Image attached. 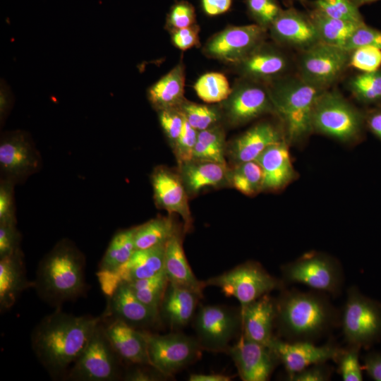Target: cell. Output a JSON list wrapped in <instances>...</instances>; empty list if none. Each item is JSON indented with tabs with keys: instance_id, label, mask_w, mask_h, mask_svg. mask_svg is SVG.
<instances>
[{
	"instance_id": "obj_1",
	"label": "cell",
	"mask_w": 381,
	"mask_h": 381,
	"mask_svg": "<svg viewBox=\"0 0 381 381\" xmlns=\"http://www.w3.org/2000/svg\"><path fill=\"white\" fill-rule=\"evenodd\" d=\"M101 321L102 317L77 316L57 308L35 326L32 349L52 377L68 373Z\"/></svg>"
},
{
	"instance_id": "obj_2",
	"label": "cell",
	"mask_w": 381,
	"mask_h": 381,
	"mask_svg": "<svg viewBox=\"0 0 381 381\" xmlns=\"http://www.w3.org/2000/svg\"><path fill=\"white\" fill-rule=\"evenodd\" d=\"M279 338L314 342L340 325L341 314L325 293L282 289L276 298Z\"/></svg>"
},
{
	"instance_id": "obj_3",
	"label": "cell",
	"mask_w": 381,
	"mask_h": 381,
	"mask_svg": "<svg viewBox=\"0 0 381 381\" xmlns=\"http://www.w3.org/2000/svg\"><path fill=\"white\" fill-rule=\"evenodd\" d=\"M85 258L70 241H62L38 265L34 288L39 297L60 308L85 289Z\"/></svg>"
},
{
	"instance_id": "obj_4",
	"label": "cell",
	"mask_w": 381,
	"mask_h": 381,
	"mask_svg": "<svg viewBox=\"0 0 381 381\" xmlns=\"http://www.w3.org/2000/svg\"><path fill=\"white\" fill-rule=\"evenodd\" d=\"M275 114L289 144H298L313 133V114L319 95L325 90L297 75H286L267 84Z\"/></svg>"
},
{
	"instance_id": "obj_5",
	"label": "cell",
	"mask_w": 381,
	"mask_h": 381,
	"mask_svg": "<svg viewBox=\"0 0 381 381\" xmlns=\"http://www.w3.org/2000/svg\"><path fill=\"white\" fill-rule=\"evenodd\" d=\"M313 129L345 143L359 141L363 136L365 111L358 109L335 90H324L318 97L313 114Z\"/></svg>"
},
{
	"instance_id": "obj_6",
	"label": "cell",
	"mask_w": 381,
	"mask_h": 381,
	"mask_svg": "<svg viewBox=\"0 0 381 381\" xmlns=\"http://www.w3.org/2000/svg\"><path fill=\"white\" fill-rule=\"evenodd\" d=\"M340 325L347 344L368 349L381 341V303L355 286L347 289Z\"/></svg>"
},
{
	"instance_id": "obj_7",
	"label": "cell",
	"mask_w": 381,
	"mask_h": 381,
	"mask_svg": "<svg viewBox=\"0 0 381 381\" xmlns=\"http://www.w3.org/2000/svg\"><path fill=\"white\" fill-rule=\"evenodd\" d=\"M281 272L284 283L304 284L315 291L333 296L341 293L344 281L340 262L318 251L306 253L282 265Z\"/></svg>"
},
{
	"instance_id": "obj_8",
	"label": "cell",
	"mask_w": 381,
	"mask_h": 381,
	"mask_svg": "<svg viewBox=\"0 0 381 381\" xmlns=\"http://www.w3.org/2000/svg\"><path fill=\"white\" fill-rule=\"evenodd\" d=\"M206 286L220 289L226 296L236 298L241 308L275 289H282L284 282L272 276L258 262L248 261L205 282Z\"/></svg>"
},
{
	"instance_id": "obj_9",
	"label": "cell",
	"mask_w": 381,
	"mask_h": 381,
	"mask_svg": "<svg viewBox=\"0 0 381 381\" xmlns=\"http://www.w3.org/2000/svg\"><path fill=\"white\" fill-rule=\"evenodd\" d=\"M119 359L101 321L67 374L74 381H111L120 375Z\"/></svg>"
},
{
	"instance_id": "obj_10",
	"label": "cell",
	"mask_w": 381,
	"mask_h": 381,
	"mask_svg": "<svg viewBox=\"0 0 381 381\" xmlns=\"http://www.w3.org/2000/svg\"><path fill=\"white\" fill-rule=\"evenodd\" d=\"M349 55L343 48L319 42L300 52L297 75L310 85L327 90L349 67Z\"/></svg>"
},
{
	"instance_id": "obj_11",
	"label": "cell",
	"mask_w": 381,
	"mask_h": 381,
	"mask_svg": "<svg viewBox=\"0 0 381 381\" xmlns=\"http://www.w3.org/2000/svg\"><path fill=\"white\" fill-rule=\"evenodd\" d=\"M145 334L150 364L166 377L198 360L203 350L197 339L181 333Z\"/></svg>"
},
{
	"instance_id": "obj_12",
	"label": "cell",
	"mask_w": 381,
	"mask_h": 381,
	"mask_svg": "<svg viewBox=\"0 0 381 381\" xmlns=\"http://www.w3.org/2000/svg\"><path fill=\"white\" fill-rule=\"evenodd\" d=\"M197 339L203 350L227 351L231 341L241 330V315L222 306H204L194 319Z\"/></svg>"
},
{
	"instance_id": "obj_13",
	"label": "cell",
	"mask_w": 381,
	"mask_h": 381,
	"mask_svg": "<svg viewBox=\"0 0 381 381\" xmlns=\"http://www.w3.org/2000/svg\"><path fill=\"white\" fill-rule=\"evenodd\" d=\"M267 31L255 23L229 26L207 40L203 53L210 58L237 65L265 42Z\"/></svg>"
},
{
	"instance_id": "obj_14",
	"label": "cell",
	"mask_w": 381,
	"mask_h": 381,
	"mask_svg": "<svg viewBox=\"0 0 381 381\" xmlns=\"http://www.w3.org/2000/svg\"><path fill=\"white\" fill-rule=\"evenodd\" d=\"M224 115L233 126L246 124L275 110L267 84L246 79L224 101Z\"/></svg>"
},
{
	"instance_id": "obj_15",
	"label": "cell",
	"mask_w": 381,
	"mask_h": 381,
	"mask_svg": "<svg viewBox=\"0 0 381 381\" xmlns=\"http://www.w3.org/2000/svg\"><path fill=\"white\" fill-rule=\"evenodd\" d=\"M233 359L243 381L268 380L280 363L272 349L248 339L243 334L226 351Z\"/></svg>"
},
{
	"instance_id": "obj_16",
	"label": "cell",
	"mask_w": 381,
	"mask_h": 381,
	"mask_svg": "<svg viewBox=\"0 0 381 381\" xmlns=\"http://www.w3.org/2000/svg\"><path fill=\"white\" fill-rule=\"evenodd\" d=\"M269 346L283 364L286 378L313 364L334 361L341 349L333 343L316 346L311 341H287L276 336Z\"/></svg>"
},
{
	"instance_id": "obj_17",
	"label": "cell",
	"mask_w": 381,
	"mask_h": 381,
	"mask_svg": "<svg viewBox=\"0 0 381 381\" xmlns=\"http://www.w3.org/2000/svg\"><path fill=\"white\" fill-rule=\"evenodd\" d=\"M268 30L277 44L299 52L321 42L308 13L294 7L282 9Z\"/></svg>"
},
{
	"instance_id": "obj_18",
	"label": "cell",
	"mask_w": 381,
	"mask_h": 381,
	"mask_svg": "<svg viewBox=\"0 0 381 381\" xmlns=\"http://www.w3.org/2000/svg\"><path fill=\"white\" fill-rule=\"evenodd\" d=\"M166 244L135 250L129 260L114 273L99 277L101 289L109 296L121 282L153 277L164 270Z\"/></svg>"
},
{
	"instance_id": "obj_19",
	"label": "cell",
	"mask_w": 381,
	"mask_h": 381,
	"mask_svg": "<svg viewBox=\"0 0 381 381\" xmlns=\"http://www.w3.org/2000/svg\"><path fill=\"white\" fill-rule=\"evenodd\" d=\"M151 183L156 205L169 214H179L185 222V229H189L192 219L188 202V195L179 174L161 166L152 172Z\"/></svg>"
},
{
	"instance_id": "obj_20",
	"label": "cell",
	"mask_w": 381,
	"mask_h": 381,
	"mask_svg": "<svg viewBox=\"0 0 381 381\" xmlns=\"http://www.w3.org/2000/svg\"><path fill=\"white\" fill-rule=\"evenodd\" d=\"M237 66L246 79L267 84L286 76L291 62L281 49L264 42Z\"/></svg>"
},
{
	"instance_id": "obj_21",
	"label": "cell",
	"mask_w": 381,
	"mask_h": 381,
	"mask_svg": "<svg viewBox=\"0 0 381 381\" xmlns=\"http://www.w3.org/2000/svg\"><path fill=\"white\" fill-rule=\"evenodd\" d=\"M37 152L24 134L16 133L4 137L0 144V166L8 181L26 178L39 168Z\"/></svg>"
},
{
	"instance_id": "obj_22",
	"label": "cell",
	"mask_w": 381,
	"mask_h": 381,
	"mask_svg": "<svg viewBox=\"0 0 381 381\" xmlns=\"http://www.w3.org/2000/svg\"><path fill=\"white\" fill-rule=\"evenodd\" d=\"M106 316L121 320L136 327H147L156 323L159 312L141 302L126 282H121L108 296Z\"/></svg>"
},
{
	"instance_id": "obj_23",
	"label": "cell",
	"mask_w": 381,
	"mask_h": 381,
	"mask_svg": "<svg viewBox=\"0 0 381 381\" xmlns=\"http://www.w3.org/2000/svg\"><path fill=\"white\" fill-rule=\"evenodd\" d=\"M241 334L248 339L269 346L274 338L276 299L265 294L241 308Z\"/></svg>"
},
{
	"instance_id": "obj_24",
	"label": "cell",
	"mask_w": 381,
	"mask_h": 381,
	"mask_svg": "<svg viewBox=\"0 0 381 381\" xmlns=\"http://www.w3.org/2000/svg\"><path fill=\"white\" fill-rule=\"evenodd\" d=\"M289 145L286 139L272 144L256 159L263 174L262 191L280 190L296 178Z\"/></svg>"
},
{
	"instance_id": "obj_25",
	"label": "cell",
	"mask_w": 381,
	"mask_h": 381,
	"mask_svg": "<svg viewBox=\"0 0 381 381\" xmlns=\"http://www.w3.org/2000/svg\"><path fill=\"white\" fill-rule=\"evenodd\" d=\"M284 139L282 128L270 122H260L234 140L228 154L234 165L255 161L267 147Z\"/></svg>"
},
{
	"instance_id": "obj_26",
	"label": "cell",
	"mask_w": 381,
	"mask_h": 381,
	"mask_svg": "<svg viewBox=\"0 0 381 381\" xmlns=\"http://www.w3.org/2000/svg\"><path fill=\"white\" fill-rule=\"evenodd\" d=\"M103 326L120 359L135 365H151L145 331L138 330L117 318H113L107 325Z\"/></svg>"
},
{
	"instance_id": "obj_27",
	"label": "cell",
	"mask_w": 381,
	"mask_h": 381,
	"mask_svg": "<svg viewBox=\"0 0 381 381\" xmlns=\"http://www.w3.org/2000/svg\"><path fill=\"white\" fill-rule=\"evenodd\" d=\"M179 166V174L188 196L195 195L205 188L229 185L226 164L192 159Z\"/></svg>"
},
{
	"instance_id": "obj_28",
	"label": "cell",
	"mask_w": 381,
	"mask_h": 381,
	"mask_svg": "<svg viewBox=\"0 0 381 381\" xmlns=\"http://www.w3.org/2000/svg\"><path fill=\"white\" fill-rule=\"evenodd\" d=\"M34 288V282L26 276L23 255L20 249L15 253L0 258V310L11 308L20 295L27 289Z\"/></svg>"
},
{
	"instance_id": "obj_29",
	"label": "cell",
	"mask_w": 381,
	"mask_h": 381,
	"mask_svg": "<svg viewBox=\"0 0 381 381\" xmlns=\"http://www.w3.org/2000/svg\"><path fill=\"white\" fill-rule=\"evenodd\" d=\"M202 296L169 282L159 307V315L171 328L187 325L194 317Z\"/></svg>"
},
{
	"instance_id": "obj_30",
	"label": "cell",
	"mask_w": 381,
	"mask_h": 381,
	"mask_svg": "<svg viewBox=\"0 0 381 381\" xmlns=\"http://www.w3.org/2000/svg\"><path fill=\"white\" fill-rule=\"evenodd\" d=\"M164 271L170 283L202 295L206 284L193 274L187 261L179 231L166 243Z\"/></svg>"
},
{
	"instance_id": "obj_31",
	"label": "cell",
	"mask_w": 381,
	"mask_h": 381,
	"mask_svg": "<svg viewBox=\"0 0 381 381\" xmlns=\"http://www.w3.org/2000/svg\"><path fill=\"white\" fill-rule=\"evenodd\" d=\"M185 71L181 61L149 90L151 104L158 110L178 109L184 99Z\"/></svg>"
},
{
	"instance_id": "obj_32",
	"label": "cell",
	"mask_w": 381,
	"mask_h": 381,
	"mask_svg": "<svg viewBox=\"0 0 381 381\" xmlns=\"http://www.w3.org/2000/svg\"><path fill=\"white\" fill-rule=\"evenodd\" d=\"M135 229L121 230L113 236L99 265L98 278L114 273L129 260L135 250Z\"/></svg>"
},
{
	"instance_id": "obj_33",
	"label": "cell",
	"mask_w": 381,
	"mask_h": 381,
	"mask_svg": "<svg viewBox=\"0 0 381 381\" xmlns=\"http://www.w3.org/2000/svg\"><path fill=\"white\" fill-rule=\"evenodd\" d=\"M307 13L316 28L320 42L341 48L355 30L364 23L330 18L312 8Z\"/></svg>"
},
{
	"instance_id": "obj_34",
	"label": "cell",
	"mask_w": 381,
	"mask_h": 381,
	"mask_svg": "<svg viewBox=\"0 0 381 381\" xmlns=\"http://www.w3.org/2000/svg\"><path fill=\"white\" fill-rule=\"evenodd\" d=\"M179 231L170 217H159L136 226L135 250L146 249L164 245Z\"/></svg>"
},
{
	"instance_id": "obj_35",
	"label": "cell",
	"mask_w": 381,
	"mask_h": 381,
	"mask_svg": "<svg viewBox=\"0 0 381 381\" xmlns=\"http://www.w3.org/2000/svg\"><path fill=\"white\" fill-rule=\"evenodd\" d=\"M347 88L358 102L368 108L381 107V68L351 77Z\"/></svg>"
},
{
	"instance_id": "obj_36",
	"label": "cell",
	"mask_w": 381,
	"mask_h": 381,
	"mask_svg": "<svg viewBox=\"0 0 381 381\" xmlns=\"http://www.w3.org/2000/svg\"><path fill=\"white\" fill-rule=\"evenodd\" d=\"M229 186L247 196H254L262 191L263 174L256 161L235 164L229 169Z\"/></svg>"
},
{
	"instance_id": "obj_37",
	"label": "cell",
	"mask_w": 381,
	"mask_h": 381,
	"mask_svg": "<svg viewBox=\"0 0 381 381\" xmlns=\"http://www.w3.org/2000/svg\"><path fill=\"white\" fill-rule=\"evenodd\" d=\"M169 282L163 270L153 277L128 283L134 294L141 302L159 312V307Z\"/></svg>"
},
{
	"instance_id": "obj_38",
	"label": "cell",
	"mask_w": 381,
	"mask_h": 381,
	"mask_svg": "<svg viewBox=\"0 0 381 381\" xmlns=\"http://www.w3.org/2000/svg\"><path fill=\"white\" fill-rule=\"evenodd\" d=\"M194 90L202 101L210 104L225 101L232 92L226 77L219 72L202 75L195 82Z\"/></svg>"
},
{
	"instance_id": "obj_39",
	"label": "cell",
	"mask_w": 381,
	"mask_h": 381,
	"mask_svg": "<svg viewBox=\"0 0 381 381\" xmlns=\"http://www.w3.org/2000/svg\"><path fill=\"white\" fill-rule=\"evenodd\" d=\"M187 122L198 131L217 125L222 118L216 107L184 100L178 108Z\"/></svg>"
},
{
	"instance_id": "obj_40",
	"label": "cell",
	"mask_w": 381,
	"mask_h": 381,
	"mask_svg": "<svg viewBox=\"0 0 381 381\" xmlns=\"http://www.w3.org/2000/svg\"><path fill=\"white\" fill-rule=\"evenodd\" d=\"M311 8L330 18L356 22H364L363 17L352 0H315Z\"/></svg>"
},
{
	"instance_id": "obj_41",
	"label": "cell",
	"mask_w": 381,
	"mask_h": 381,
	"mask_svg": "<svg viewBox=\"0 0 381 381\" xmlns=\"http://www.w3.org/2000/svg\"><path fill=\"white\" fill-rule=\"evenodd\" d=\"M361 348L347 344L341 348L334 362L337 363L338 373L344 381H362L363 367L359 361Z\"/></svg>"
},
{
	"instance_id": "obj_42",
	"label": "cell",
	"mask_w": 381,
	"mask_h": 381,
	"mask_svg": "<svg viewBox=\"0 0 381 381\" xmlns=\"http://www.w3.org/2000/svg\"><path fill=\"white\" fill-rule=\"evenodd\" d=\"M246 4L255 24L267 30L282 10L278 0H246Z\"/></svg>"
},
{
	"instance_id": "obj_43",
	"label": "cell",
	"mask_w": 381,
	"mask_h": 381,
	"mask_svg": "<svg viewBox=\"0 0 381 381\" xmlns=\"http://www.w3.org/2000/svg\"><path fill=\"white\" fill-rule=\"evenodd\" d=\"M349 67L363 73L380 69L381 49L375 47H362L350 52Z\"/></svg>"
},
{
	"instance_id": "obj_44",
	"label": "cell",
	"mask_w": 381,
	"mask_h": 381,
	"mask_svg": "<svg viewBox=\"0 0 381 381\" xmlns=\"http://www.w3.org/2000/svg\"><path fill=\"white\" fill-rule=\"evenodd\" d=\"M196 15L193 6L186 1H180L175 3L170 8L166 25L171 32L190 27L195 24Z\"/></svg>"
},
{
	"instance_id": "obj_45",
	"label": "cell",
	"mask_w": 381,
	"mask_h": 381,
	"mask_svg": "<svg viewBox=\"0 0 381 381\" xmlns=\"http://www.w3.org/2000/svg\"><path fill=\"white\" fill-rule=\"evenodd\" d=\"M362 47H375L381 49V31L365 22L355 30L343 49L350 52Z\"/></svg>"
},
{
	"instance_id": "obj_46",
	"label": "cell",
	"mask_w": 381,
	"mask_h": 381,
	"mask_svg": "<svg viewBox=\"0 0 381 381\" xmlns=\"http://www.w3.org/2000/svg\"><path fill=\"white\" fill-rule=\"evenodd\" d=\"M198 131L184 119L181 133L173 150L179 165L192 160Z\"/></svg>"
},
{
	"instance_id": "obj_47",
	"label": "cell",
	"mask_w": 381,
	"mask_h": 381,
	"mask_svg": "<svg viewBox=\"0 0 381 381\" xmlns=\"http://www.w3.org/2000/svg\"><path fill=\"white\" fill-rule=\"evenodd\" d=\"M161 126L174 149L181 133L184 117L179 109H168L159 111Z\"/></svg>"
},
{
	"instance_id": "obj_48",
	"label": "cell",
	"mask_w": 381,
	"mask_h": 381,
	"mask_svg": "<svg viewBox=\"0 0 381 381\" xmlns=\"http://www.w3.org/2000/svg\"><path fill=\"white\" fill-rule=\"evenodd\" d=\"M20 241V234L16 224H0V258L19 250Z\"/></svg>"
},
{
	"instance_id": "obj_49",
	"label": "cell",
	"mask_w": 381,
	"mask_h": 381,
	"mask_svg": "<svg viewBox=\"0 0 381 381\" xmlns=\"http://www.w3.org/2000/svg\"><path fill=\"white\" fill-rule=\"evenodd\" d=\"M0 224H16L12 181L8 180L0 187Z\"/></svg>"
},
{
	"instance_id": "obj_50",
	"label": "cell",
	"mask_w": 381,
	"mask_h": 381,
	"mask_svg": "<svg viewBox=\"0 0 381 381\" xmlns=\"http://www.w3.org/2000/svg\"><path fill=\"white\" fill-rule=\"evenodd\" d=\"M332 374V368L325 363L313 364L286 378L289 381H327Z\"/></svg>"
},
{
	"instance_id": "obj_51",
	"label": "cell",
	"mask_w": 381,
	"mask_h": 381,
	"mask_svg": "<svg viewBox=\"0 0 381 381\" xmlns=\"http://www.w3.org/2000/svg\"><path fill=\"white\" fill-rule=\"evenodd\" d=\"M197 141L208 148L222 154L225 153L224 133L218 124L198 131Z\"/></svg>"
},
{
	"instance_id": "obj_52",
	"label": "cell",
	"mask_w": 381,
	"mask_h": 381,
	"mask_svg": "<svg viewBox=\"0 0 381 381\" xmlns=\"http://www.w3.org/2000/svg\"><path fill=\"white\" fill-rule=\"evenodd\" d=\"M199 30L200 28L196 24L174 30L171 32L172 43L183 51L195 47L199 43Z\"/></svg>"
},
{
	"instance_id": "obj_53",
	"label": "cell",
	"mask_w": 381,
	"mask_h": 381,
	"mask_svg": "<svg viewBox=\"0 0 381 381\" xmlns=\"http://www.w3.org/2000/svg\"><path fill=\"white\" fill-rule=\"evenodd\" d=\"M363 370L375 381H381V353H368L363 358Z\"/></svg>"
},
{
	"instance_id": "obj_54",
	"label": "cell",
	"mask_w": 381,
	"mask_h": 381,
	"mask_svg": "<svg viewBox=\"0 0 381 381\" xmlns=\"http://www.w3.org/2000/svg\"><path fill=\"white\" fill-rule=\"evenodd\" d=\"M162 377L167 378L161 373L153 368L150 370L146 368H135L128 371L123 378L128 381H154L160 380Z\"/></svg>"
},
{
	"instance_id": "obj_55",
	"label": "cell",
	"mask_w": 381,
	"mask_h": 381,
	"mask_svg": "<svg viewBox=\"0 0 381 381\" xmlns=\"http://www.w3.org/2000/svg\"><path fill=\"white\" fill-rule=\"evenodd\" d=\"M365 128L381 141V107H369L365 111Z\"/></svg>"
},
{
	"instance_id": "obj_56",
	"label": "cell",
	"mask_w": 381,
	"mask_h": 381,
	"mask_svg": "<svg viewBox=\"0 0 381 381\" xmlns=\"http://www.w3.org/2000/svg\"><path fill=\"white\" fill-rule=\"evenodd\" d=\"M205 13L215 16L228 11L231 6V0H201Z\"/></svg>"
},
{
	"instance_id": "obj_57",
	"label": "cell",
	"mask_w": 381,
	"mask_h": 381,
	"mask_svg": "<svg viewBox=\"0 0 381 381\" xmlns=\"http://www.w3.org/2000/svg\"><path fill=\"white\" fill-rule=\"evenodd\" d=\"M231 377L223 374H191L190 381H229Z\"/></svg>"
},
{
	"instance_id": "obj_58",
	"label": "cell",
	"mask_w": 381,
	"mask_h": 381,
	"mask_svg": "<svg viewBox=\"0 0 381 381\" xmlns=\"http://www.w3.org/2000/svg\"><path fill=\"white\" fill-rule=\"evenodd\" d=\"M352 1L358 7L360 8L361 6L363 5L374 3L380 0H352Z\"/></svg>"
},
{
	"instance_id": "obj_59",
	"label": "cell",
	"mask_w": 381,
	"mask_h": 381,
	"mask_svg": "<svg viewBox=\"0 0 381 381\" xmlns=\"http://www.w3.org/2000/svg\"><path fill=\"white\" fill-rule=\"evenodd\" d=\"M285 2L286 3H289V4H291V3H294L295 1H298L299 3L305 5L308 2H307V0H284Z\"/></svg>"
}]
</instances>
